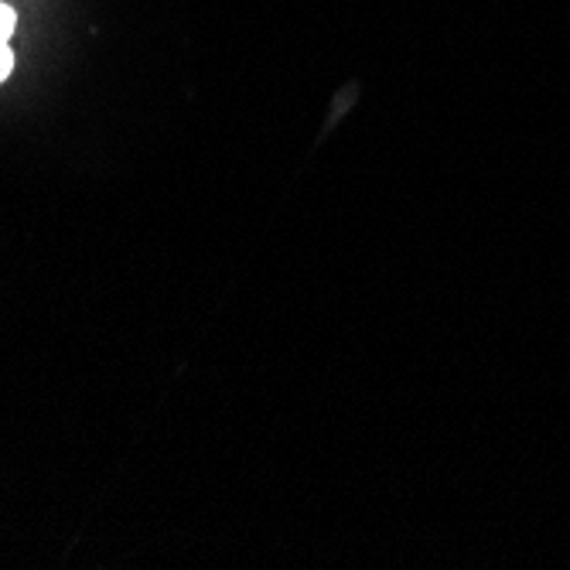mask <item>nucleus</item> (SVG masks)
<instances>
[{"label":"nucleus","instance_id":"f03ea898","mask_svg":"<svg viewBox=\"0 0 570 570\" xmlns=\"http://www.w3.org/2000/svg\"><path fill=\"white\" fill-rule=\"evenodd\" d=\"M11 69H14V56H11L8 41H0V82L11 76Z\"/></svg>","mask_w":570,"mask_h":570},{"label":"nucleus","instance_id":"f257e3e1","mask_svg":"<svg viewBox=\"0 0 570 570\" xmlns=\"http://www.w3.org/2000/svg\"><path fill=\"white\" fill-rule=\"evenodd\" d=\"M14 24H18V14L8 4H0V41H8L14 35Z\"/></svg>","mask_w":570,"mask_h":570}]
</instances>
